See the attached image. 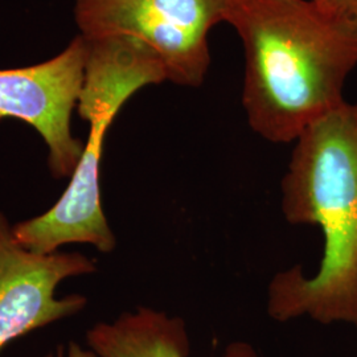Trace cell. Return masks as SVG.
<instances>
[{"label": "cell", "mask_w": 357, "mask_h": 357, "mask_svg": "<svg viewBox=\"0 0 357 357\" xmlns=\"http://www.w3.org/2000/svg\"><path fill=\"white\" fill-rule=\"evenodd\" d=\"M225 23L241 38L248 123L271 143H290L345 102L357 66V24L315 0H231Z\"/></svg>", "instance_id": "6da1fadb"}, {"label": "cell", "mask_w": 357, "mask_h": 357, "mask_svg": "<svg viewBox=\"0 0 357 357\" xmlns=\"http://www.w3.org/2000/svg\"><path fill=\"white\" fill-rule=\"evenodd\" d=\"M282 180V212L293 225H317L324 236L319 271L278 273L268 290L277 321L310 317L357 330V103L345 101L299 135Z\"/></svg>", "instance_id": "7a4b0ae2"}, {"label": "cell", "mask_w": 357, "mask_h": 357, "mask_svg": "<svg viewBox=\"0 0 357 357\" xmlns=\"http://www.w3.org/2000/svg\"><path fill=\"white\" fill-rule=\"evenodd\" d=\"M85 40V77L77 103L78 114L89 123L84 153L59 202L13 227L17 243L40 255H51L68 243H89L102 253L114 250L116 240L103 213L100 190L105 139L135 93L168 81L159 57L134 38Z\"/></svg>", "instance_id": "3957f363"}, {"label": "cell", "mask_w": 357, "mask_h": 357, "mask_svg": "<svg viewBox=\"0 0 357 357\" xmlns=\"http://www.w3.org/2000/svg\"><path fill=\"white\" fill-rule=\"evenodd\" d=\"M230 1L73 0V16L82 38H134L159 57L168 81L197 88L211 65L209 31L225 22Z\"/></svg>", "instance_id": "277c9868"}, {"label": "cell", "mask_w": 357, "mask_h": 357, "mask_svg": "<svg viewBox=\"0 0 357 357\" xmlns=\"http://www.w3.org/2000/svg\"><path fill=\"white\" fill-rule=\"evenodd\" d=\"M86 40L77 35L64 51L44 63L0 69V118L35 128L48 147L54 178H72L84 143L72 132L86 64Z\"/></svg>", "instance_id": "5b68a950"}, {"label": "cell", "mask_w": 357, "mask_h": 357, "mask_svg": "<svg viewBox=\"0 0 357 357\" xmlns=\"http://www.w3.org/2000/svg\"><path fill=\"white\" fill-rule=\"evenodd\" d=\"M13 227L0 212V351L17 337L81 312L88 299L79 294L57 298V286L96 271V262L81 253L28 250L15 238Z\"/></svg>", "instance_id": "8992f818"}, {"label": "cell", "mask_w": 357, "mask_h": 357, "mask_svg": "<svg viewBox=\"0 0 357 357\" xmlns=\"http://www.w3.org/2000/svg\"><path fill=\"white\" fill-rule=\"evenodd\" d=\"M86 343L98 357H188L190 337L180 318L149 307L101 321L86 332ZM224 357H257L243 342L228 345Z\"/></svg>", "instance_id": "52a82bcc"}, {"label": "cell", "mask_w": 357, "mask_h": 357, "mask_svg": "<svg viewBox=\"0 0 357 357\" xmlns=\"http://www.w3.org/2000/svg\"><path fill=\"white\" fill-rule=\"evenodd\" d=\"M50 357H98L91 349H85L76 342H70L68 348L59 347L57 352L54 355L50 354Z\"/></svg>", "instance_id": "ba28073f"}, {"label": "cell", "mask_w": 357, "mask_h": 357, "mask_svg": "<svg viewBox=\"0 0 357 357\" xmlns=\"http://www.w3.org/2000/svg\"><path fill=\"white\" fill-rule=\"evenodd\" d=\"M342 8L348 13L357 24V0H340Z\"/></svg>", "instance_id": "9c48e42d"}, {"label": "cell", "mask_w": 357, "mask_h": 357, "mask_svg": "<svg viewBox=\"0 0 357 357\" xmlns=\"http://www.w3.org/2000/svg\"><path fill=\"white\" fill-rule=\"evenodd\" d=\"M315 1H318L320 4H324V6H330V7H335V8L343 10V8H342V4H340V0H315ZM343 11H344V10H343Z\"/></svg>", "instance_id": "30bf717a"}, {"label": "cell", "mask_w": 357, "mask_h": 357, "mask_svg": "<svg viewBox=\"0 0 357 357\" xmlns=\"http://www.w3.org/2000/svg\"><path fill=\"white\" fill-rule=\"evenodd\" d=\"M45 357H50V355H47V356H45Z\"/></svg>", "instance_id": "8fae6325"}]
</instances>
